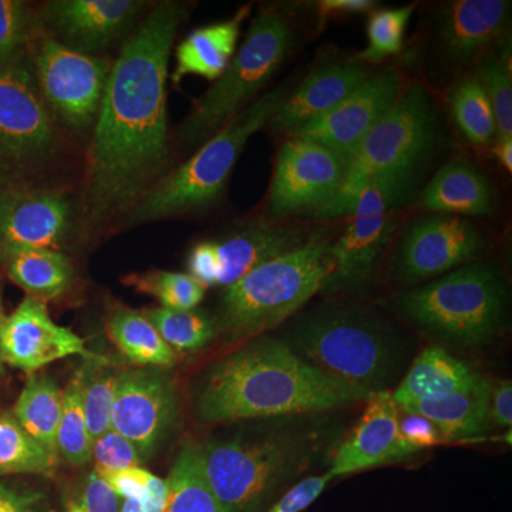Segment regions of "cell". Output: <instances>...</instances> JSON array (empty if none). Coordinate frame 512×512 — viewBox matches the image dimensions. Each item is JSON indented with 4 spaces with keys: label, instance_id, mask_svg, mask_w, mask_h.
<instances>
[{
    "label": "cell",
    "instance_id": "obj_22",
    "mask_svg": "<svg viewBox=\"0 0 512 512\" xmlns=\"http://www.w3.org/2000/svg\"><path fill=\"white\" fill-rule=\"evenodd\" d=\"M370 76L369 69L360 63H336L316 70L288 94L269 126L291 136L309 121L335 109Z\"/></svg>",
    "mask_w": 512,
    "mask_h": 512
},
{
    "label": "cell",
    "instance_id": "obj_13",
    "mask_svg": "<svg viewBox=\"0 0 512 512\" xmlns=\"http://www.w3.org/2000/svg\"><path fill=\"white\" fill-rule=\"evenodd\" d=\"M80 229L79 204L59 188L0 184V247L60 248Z\"/></svg>",
    "mask_w": 512,
    "mask_h": 512
},
{
    "label": "cell",
    "instance_id": "obj_53",
    "mask_svg": "<svg viewBox=\"0 0 512 512\" xmlns=\"http://www.w3.org/2000/svg\"><path fill=\"white\" fill-rule=\"evenodd\" d=\"M69 512H86V511H84L83 508L80 507V505L76 503V501H73V503H70V505H69Z\"/></svg>",
    "mask_w": 512,
    "mask_h": 512
},
{
    "label": "cell",
    "instance_id": "obj_11",
    "mask_svg": "<svg viewBox=\"0 0 512 512\" xmlns=\"http://www.w3.org/2000/svg\"><path fill=\"white\" fill-rule=\"evenodd\" d=\"M37 89L53 120L74 133L94 128L113 63L103 56L74 52L49 35L33 53Z\"/></svg>",
    "mask_w": 512,
    "mask_h": 512
},
{
    "label": "cell",
    "instance_id": "obj_4",
    "mask_svg": "<svg viewBox=\"0 0 512 512\" xmlns=\"http://www.w3.org/2000/svg\"><path fill=\"white\" fill-rule=\"evenodd\" d=\"M332 244L313 234L303 247L278 256L225 288L217 332L229 342L258 338L295 315L325 289L333 272Z\"/></svg>",
    "mask_w": 512,
    "mask_h": 512
},
{
    "label": "cell",
    "instance_id": "obj_45",
    "mask_svg": "<svg viewBox=\"0 0 512 512\" xmlns=\"http://www.w3.org/2000/svg\"><path fill=\"white\" fill-rule=\"evenodd\" d=\"M97 471V470H96ZM100 477L110 485L121 500H134L141 503L146 495L148 480H150V471L144 468L136 467L130 470L114 471V473H101Z\"/></svg>",
    "mask_w": 512,
    "mask_h": 512
},
{
    "label": "cell",
    "instance_id": "obj_12",
    "mask_svg": "<svg viewBox=\"0 0 512 512\" xmlns=\"http://www.w3.org/2000/svg\"><path fill=\"white\" fill-rule=\"evenodd\" d=\"M413 174L375 178L357 195L345 232L330 247L333 272L323 291L365 282L389 245L397 221L393 208L403 200Z\"/></svg>",
    "mask_w": 512,
    "mask_h": 512
},
{
    "label": "cell",
    "instance_id": "obj_32",
    "mask_svg": "<svg viewBox=\"0 0 512 512\" xmlns=\"http://www.w3.org/2000/svg\"><path fill=\"white\" fill-rule=\"evenodd\" d=\"M82 383L84 416L90 437L96 440L111 430V412L116 396L120 370L110 366L104 357L94 355L84 359L79 372Z\"/></svg>",
    "mask_w": 512,
    "mask_h": 512
},
{
    "label": "cell",
    "instance_id": "obj_30",
    "mask_svg": "<svg viewBox=\"0 0 512 512\" xmlns=\"http://www.w3.org/2000/svg\"><path fill=\"white\" fill-rule=\"evenodd\" d=\"M63 412V392L52 379L32 376L15 404V420L37 444L57 454V430Z\"/></svg>",
    "mask_w": 512,
    "mask_h": 512
},
{
    "label": "cell",
    "instance_id": "obj_5",
    "mask_svg": "<svg viewBox=\"0 0 512 512\" xmlns=\"http://www.w3.org/2000/svg\"><path fill=\"white\" fill-rule=\"evenodd\" d=\"M285 343L325 375L372 394L389 390L402 366L393 330L375 316L348 309L299 320Z\"/></svg>",
    "mask_w": 512,
    "mask_h": 512
},
{
    "label": "cell",
    "instance_id": "obj_10",
    "mask_svg": "<svg viewBox=\"0 0 512 512\" xmlns=\"http://www.w3.org/2000/svg\"><path fill=\"white\" fill-rule=\"evenodd\" d=\"M59 157L55 120L29 57L0 67V184H35Z\"/></svg>",
    "mask_w": 512,
    "mask_h": 512
},
{
    "label": "cell",
    "instance_id": "obj_29",
    "mask_svg": "<svg viewBox=\"0 0 512 512\" xmlns=\"http://www.w3.org/2000/svg\"><path fill=\"white\" fill-rule=\"evenodd\" d=\"M107 332L117 349L134 365L163 369L177 363V355L143 312L114 305L107 318Z\"/></svg>",
    "mask_w": 512,
    "mask_h": 512
},
{
    "label": "cell",
    "instance_id": "obj_39",
    "mask_svg": "<svg viewBox=\"0 0 512 512\" xmlns=\"http://www.w3.org/2000/svg\"><path fill=\"white\" fill-rule=\"evenodd\" d=\"M414 6L384 9L373 13L367 23V47L357 55L366 63H379L402 50Z\"/></svg>",
    "mask_w": 512,
    "mask_h": 512
},
{
    "label": "cell",
    "instance_id": "obj_1",
    "mask_svg": "<svg viewBox=\"0 0 512 512\" xmlns=\"http://www.w3.org/2000/svg\"><path fill=\"white\" fill-rule=\"evenodd\" d=\"M188 5L157 3L111 66L87 154L80 229L121 220L165 174L171 50Z\"/></svg>",
    "mask_w": 512,
    "mask_h": 512
},
{
    "label": "cell",
    "instance_id": "obj_47",
    "mask_svg": "<svg viewBox=\"0 0 512 512\" xmlns=\"http://www.w3.org/2000/svg\"><path fill=\"white\" fill-rule=\"evenodd\" d=\"M376 2L372 0H322L318 2L319 28L336 16L357 15L375 9Z\"/></svg>",
    "mask_w": 512,
    "mask_h": 512
},
{
    "label": "cell",
    "instance_id": "obj_23",
    "mask_svg": "<svg viewBox=\"0 0 512 512\" xmlns=\"http://www.w3.org/2000/svg\"><path fill=\"white\" fill-rule=\"evenodd\" d=\"M511 3L505 0H457L444 9L441 42L450 62L466 64L476 59L501 36Z\"/></svg>",
    "mask_w": 512,
    "mask_h": 512
},
{
    "label": "cell",
    "instance_id": "obj_2",
    "mask_svg": "<svg viewBox=\"0 0 512 512\" xmlns=\"http://www.w3.org/2000/svg\"><path fill=\"white\" fill-rule=\"evenodd\" d=\"M370 396L320 372L282 340L258 336L210 367L195 409L205 423H234L329 412Z\"/></svg>",
    "mask_w": 512,
    "mask_h": 512
},
{
    "label": "cell",
    "instance_id": "obj_46",
    "mask_svg": "<svg viewBox=\"0 0 512 512\" xmlns=\"http://www.w3.org/2000/svg\"><path fill=\"white\" fill-rule=\"evenodd\" d=\"M488 416H490L491 426L503 427V429H511V380H494V382H490V396H488Z\"/></svg>",
    "mask_w": 512,
    "mask_h": 512
},
{
    "label": "cell",
    "instance_id": "obj_27",
    "mask_svg": "<svg viewBox=\"0 0 512 512\" xmlns=\"http://www.w3.org/2000/svg\"><path fill=\"white\" fill-rule=\"evenodd\" d=\"M421 205L441 215L484 217L493 211V192L473 165L457 158L434 175L423 192Z\"/></svg>",
    "mask_w": 512,
    "mask_h": 512
},
{
    "label": "cell",
    "instance_id": "obj_21",
    "mask_svg": "<svg viewBox=\"0 0 512 512\" xmlns=\"http://www.w3.org/2000/svg\"><path fill=\"white\" fill-rule=\"evenodd\" d=\"M366 402L359 423L336 450L326 473L330 481L419 453L400 434V409L394 403L392 392H377Z\"/></svg>",
    "mask_w": 512,
    "mask_h": 512
},
{
    "label": "cell",
    "instance_id": "obj_41",
    "mask_svg": "<svg viewBox=\"0 0 512 512\" xmlns=\"http://www.w3.org/2000/svg\"><path fill=\"white\" fill-rule=\"evenodd\" d=\"M92 458L96 463L94 470L101 473H114V471L140 467L144 460L141 451L130 440L114 430H109L93 440Z\"/></svg>",
    "mask_w": 512,
    "mask_h": 512
},
{
    "label": "cell",
    "instance_id": "obj_18",
    "mask_svg": "<svg viewBox=\"0 0 512 512\" xmlns=\"http://www.w3.org/2000/svg\"><path fill=\"white\" fill-rule=\"evenodd\" d=\"M141 0H50L39 10L49 36L84 55L100 56L136 25Z\"/></svg>",
    "mask_w": 512,
    "mask_h": 512
},
{
    "label": "cell",
    "instance_id": "obj_3",
    "mask_svg": "<svg viewBox=\"0 0 512 512\" xmlns=\"http://www.w3.org/2000/svg\"><path fill=\"white\" fill-rule=\"evenodd\" d=\"M288 87L269 90L229 121L194 156L164 174L119 222L126 228L207 210L220 200L249 138L269 124L288 97Z\"/></svg>",
    "mask_w": 512,
    "mask_h": 512
},
{
    "label": "cell",
    "instance_id": "obj_15",
    "mask_svg": "<svg viewBox=\"0 0 512 512\" xmlns=\"http://www.w3.org/2000/svg\"><path fill=\"white\" fill-rule=\"evenodd\" d=\"M312 235L289 225H255L221 241L195 245L188 271L204 288H229L258 266L303 247Z\"/></svg>",
    "mask_w": 512,
    "mask_h": 512
},
{
    "label": "cell",
    "instance_id": "obj_42",
    "mask_svg": "<svg viewBox=\"0 0 512 512\" xmlns=\"http://www.w3.org/2000/svg\"><path fill=\"white\" fill-rule=\"evenodd\" d=\"M330 483L329 477L315 476L308 477L305 480L299 481L298 484L293 485L291 490L286 491L279 500L269 507L266 512H302L305 511L309 505L318 500L319 495L323 493L328 484Z\"/></svg>",
    "mask_w": 512,
    "mask_h": 512
},
{
    "label": "cell",
    "instance_id": "obj_38",
    "mask_svg": "<svg viewBox=\"0 0 512 512\" xmlns=\"http://www.w3.org/2000/svg\"><path fill=\"white\" fill-rule=\"evenodd\" d=\"M124 284L144 295L153 296L163 308L192 311L205 296L204 286L190 274L168 271H148L128 275Z\"/></svg>",
    "mask_w": 512,
    "mask_h": 512
},
{
    "label": "cell",
    "instance_id": "obj_43",
    "mask_svg": "<svg viewBox=\"0 0 512 512\" xmlns=\"http://www.w3.org/2000/svg\"><path fill=\"white\" fill-rule=\"evenodd\" d=\"M76 503L86 512H120L123 500L93 470L84 481L82 494Z\"/></svg>",
    "mask_w": 512,
    "mask_h": 512
},
{
    "label": "cell",
    "instance_id": "obj_50",
    "mask_svg": "<svg viewBox=\"0 0 512 512\" xmlns=\"http://www.w3.org/2000/svg\"><path fill=\"white\" fill-rule=\"evenodd\" d=\"M495 154L498 160L503 164L508 173L512 171V137H498L497 146H495Z\"/></svg>",
    "mask_w": 512,
    "mask_h": 512
},
{
    "label": "cell",
    "instance_id": "obj_48",
    "mask_svg": "<svg viewBox=\"0 0 512 512\" xmlns=\"http://www.w3.org/2000/svg\"><path fill=\"white\" fill-rule=\"evenodd\" d=\"M42 494L19 491L0 484V512H39Z\"/></svg>",
    "mask_w": 512,
    "mask_h": 512
},
{
    "label": "cell",
    "instance_id": "obj_35",
    "mask_svg": "<svg viewBox=\"0 0 512 512\" xmlns=\"http://www.w3.org/2000/svg\"><path fill=\"white\" fill-rule=\"evenodd\" d=\"M454 119L463 136L473 146L487 147L497 137L493 107L478 77L458 84L450 97Z\"/></svg>",
    "mask_w": 512,
    "mask_h": 512
},
{
    "label": "cell",
    "instance_id": "obj_19",
    "mask_svg": "<svg viewBox=\"0 0 512 512\" xmlns=\"http://www.w3.org/2000/svg\"><path fill=\"white\" fill-rule=\"evenodd\" d=\"M483 247L480 231L464 218L424 217L403 239L400 274L407 282L429 281L473 261Z\"/></svg>",
    "mask_w": 512,
    "mask_h": 512
},
{
    "label": "cell",
    "instance_id": "obj_34",
    "mask_svg": "<svg viewBox=\"0 0 512 512\" xmlns=\"http://www.w3.org/2000/svg\"><path fill=\"white\" fill-rule=\"evenodd\" d=\"M175 355L198 352L217 335L215 320L205 313L151 308L143 312Z\"/></svg>",
    "mask_w": 512,
    "mask_h": 512
},
{
    "label": "cell",
    "instance_id": "obj_44",
    "mask_svg": "<svg viewBox=\"0 0 512 512\" xmlns=\"http://www.w3.org/2000/svg\"><path fill=\"white\" fill-rule=\"evenodd\" d=\"M399 430L403 439L416 448L417 451L426 450L437 444L444 443L440 430L431 421L419 414L404 413L400 410Z\"/></svg>",
    "mask_w": 512,
    "mask_h": 512
},
{
    "label": "cell",
    "instance_id": "obj_40",
    "mask_svg": "<svg viewBox=\"0 0 512 512\" xmlns=\"http://www.w3.org/2000/svg\"><path fill=\"white\" fill-rule=\"evenodd\" d=\"M478 79L493 107L497 137H512L511 73L501 66L497 56H487L478 67Z\"/></svg>",
    "mask_w": 512,
    "mask_h": 512
},
{
    "label": "cell",
    "instance_id": "obj_7",
    "mask_svg": "<svg viewBox=\"0 0 512 512\" xmlns=\"http://www.w3.org/2000/svg\"><path fill=\"white\" fill-rule=\"evenodd\" d=\"M292 45L293 29L289 20L279 10L262 9L252 19L244 42L227 70L192 104L178 130L181 146L201 147L258 99L291 53Z\"/></svg>",
    "mask_w": 512,
    "mask_h": 512
},
{
    "label": "cell",
    "instance_id": "obj_33",
    "mask_svg": "<svg viewBox=\"0 0 512 512\" xmlns=\"http://www.w3.org/2000/svg\"><path fill=\"white\" fill-rule=\"evenodd\" d=\"M56 467L55 454L29 437L15 417L0 414V476L37 474L52 477Z\"/></svg>",
    "mask_w": 512,
    "mask_h": 512
},
{
    "label": "cell",
    "instance_id": "obj_9",
    "mask_svg": "<svg viewBox=\"0 0 512 512\" xmlns=\"http://www.w3.org/2000/svg\"><path fill=\"white\" fill-rule=\"evenodd\" d=\"M433 136V110L429 94L413 84L346 157L345 177L328 204L315 212L318 218L346 217L357 195L375 178L413 174Z\"/></svg>",
    "mask_w": 512,
    "mask_h": 512
},
{
    "label": "cell",
    "instance_id": "obj_17",
    "mask_svg": "<svg viewBox=\"0 0 512 512\" xmlns=\"http://www.w3.org/2000/svg\"><path fill=\"white\" fill-rule=\"evenodd\" d=\"M402 96V79L394 69H384L340 101L335 109L296 130L289 137L303 138L335 151L350 153L369 131L393 109Z\"/></svg>",
    "mask_w": 512,
    "mask_h": 512
},
{
    "label": "cell",
    "instance_id": "obj_26",
    "mask_svg": "<svg viewBox=\"0 0 512 512\" xmlns=\"http://www.w3.org/2000/svg\"><path fill=\"white\" fill-rule=\"evenodd\" d=\"M0 266L13 284L45 303L62 298L74 281L72 261L56 249L0 247Z\"/></svg>",
    "mask_w": 512,
    "mask_h": 512
},
{
    "label": "cell",
    "instance_id": "obj_37",
    "mask_svg": "<svg viewBox=\"0 0 512 512\" xmlns=\"http://www.w3.org/2000/svg\"><path fill=\"white\" fill-rule=\"evenodd\" d=\"M92 437L84 416L82 383L79 373L63 392V412L57 430V454L72 466L82 467L92 461Z\"/></svg>",
    "mask_w": 512,
    "mask_h": 512
},
{
    "label": "cell",
    "instance_id": "obj_14",
    "mask_svg": "<svg viewBox=\"0 0 512 512\" xmlns=\"http://www.w3.org/2000/svg\"><path fill=\"white\" fill-rule=\"evenodd\" d=\"M345 170L346 157L312 141L289 137L276 157L269 214L278 218L315 214L338 192Z\"/></svg>",
    "mask_w": 512,
    "mask_h": 512
},
{
    "label": "cell",
    "instance_id": "obj_24",
    "mask_svg": "<svg viewBox=\"0 0 512 512\" xmlns=\"http://www.w3.org/2000/svg\"><path fill=\"white\" fill-rule=\"evenodd\" d=\"M251 10V5L242 6L224 22L202 26L185 37L175 49L171 82L178 86L187 76L204 77L215 82L234 59L242 25L251 15Z\"/></svg>",
    "mask_w": 512,
    "mask_h": 512
},
{
    "label": "cell",
    "instance_id": "obj_6",
    "mask_svg": "<svg viewBox=\"0 0 512 512\" xmlns=\"http://www.w3.org/2000/svg\"><path fill=\"white\" fill-rule=\"evenodd\" d=\"M312 440L288 431L261 439L210 441L201 446L202 471L221 511L261 510L308 466Z\"/></svg>",
    "mask_w": 512,
    "mask_h": 512
},
{
    "label": "cell",
    "instance_id": "obj_31",
    "mask_svg": "<svg viewBox=\"0 0 512 512\" xmlns=\"http://www.w3.org/2000/svg\"><path fill=\"white\" fill-rule=\"evenodd\" d=\"M165 483L168 487L165 512H222L205 480L198 444L192 441L184 444Z\"/></svg>",
    "mask_w": 512,
    "mask_h": 512
},
{
    "label": "cell",
    "instance_id": "obj_28",
    "mask_svg": "<svg viewBox=\"0 0 512 512\" xmlns=\"http://www.w3.org/2000/svg\"><path fill=\"white\" fill-rule=\"evenodd\" d=\"M483 379L484 376L478 375L447 350L430 346L414 359L392 397L400 409L427 397L471 389Z\"/></svg>",
    "mask_w": 512,
    "mask_h": 512
},
{
    "label": "cell",
    "instance_id": "obj_8",
    "mask_svg": "<svg viewBox=\"0 0 512 512\" xmlns=\"http://www.w3.org/2000/svg\"><path fill=\"white\" fill-rule=\"evenodd\" d=\"M397 308L421 329L460 346H480L500 333L507 291L493 266H460L436 281L403 293Z\"/></svg>",
    "mask_w": 512,
    "mask_h": 512
},
{
    "label": "cell",
    "instance_id": "obj_20",
    "mask_svg": "<svg viewBox=\"0 0 512 512\" xmlns=\"http://www.w3.org/2000/svg\"><path fill=\"white\" fill-rule=\"evenodd\" d=\"M2 353L3 362L25 372H36L64 357L96 355L72 329L57 325L45 302L32 296H26L6 318Z\"/></svg>",
    "mask_w": 512,
    "mask_h": 512
},
{
    "label": "cell",
    "instance_id": "obj_16",
    "mask_svg": "<svg viewBox=\"0 0 512 512\" xmlns=\"http://www.w3.org/2000/svg\"><path fill=\"white\" fill-rule=\"evenodd\" d=\"M178 416L174 384L153 367L121 370L117 380L111 430L150 456Z\"/></svg>",
    "mask_w": 512,
    "mask_h": 512
},
{
    "label": "cell",
    "instance_id": "obj_49",
    "mask_svg": "<svg viewBox=\"0 0 512 512\" xmlns=\"http://www.w3.org/2000/svg\"><path fill=\"white\" fill-rule=\"evenodd\" d=\"M168 501V487L165 480L151 474L148 480L146 495L141 501L143 512H165Z\"/></svg>",
    "mask_w": 512,
    "mask_h": 512
},
{
    "label": "cell",
    "instance_id": "obj_25",
    "mask_svg": "<svg viewBox=\"0 0 512 512\" xmlns=\"http://www.w3.org/2000/svg\"><path fill=\"white\" fill-rule=\"evenodd\" d=\"M490 382L484 377L471 389L427 397L406 404L400 410L431 421L446 441L474 439L491 427L488 416Z\"/></svg>",
    "mask_w": 512,
    "mask_h": 512
},
{
    "label": "cell",
    "instance_id": "obj_52",
    "mask_svg": "<svg viewBox=\"0 0 512 512\" xmlns=\"http://www.w3.org/2000/svg\"><path fill=\"white\" fill-rule=\"evenodd\" d=\"M120 512H143L141 504L134 500H123Z\"/></svg>",
    "mask_w": 512,
    "mask_h": 512
},
{
    "label": "cell",
    "instance_id": "obj_36",
    "mask_svg": "<svg viewBox=\"0 0 512 512\" xmlns=\"http://www.w3.org/2000/svg\"><path fill=\"white\" fill-rule=\"evenodd\" d=\"M45 32L39 12L19 0H0V67L29 57Z\"/></svg>",
    "mask_w": 512,
    "mask_h": 512
},
{
    "label": "cell",
    "instance_id": "obj_51",
    "mask_svg": "<svg viewBox=\"0 0 512 512\" xmlns=\"http://www.w3.org/2000/svg\"><path fill=\"white\" fill-rule=\"evenodd\" d=\"M5 311H3V301H2V288H0V376H2V373L5 372V362H3V353H2V333H3V326H5Z\"/></svg>",
    "mask_w": 512,
    "mask_h": 512
}]
</instances>
